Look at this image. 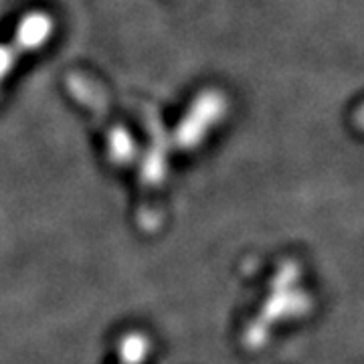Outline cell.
Instances as JSON below:
<instances>
[{
	"mask_svg": "<svg viewBox=\"0 0 364 364\" xmlns=\"http://www.w3.org/2000/svg\"><path fill=\"white\" fill-rule=\"evenodd\" d=\"M53 33V21L45 13H31L23 18L14 37L9 43L0 45V83L11 75L21 55L33 53L43 47Z\"/></svg>",
	"mask_w": 364,
	"mask_h": 364,
	"instance_id": "cell-2",
	"label": "cell"
},
{
	"mask_svg": "<svg viewBox=\"0 0 364 364\" xmlns=\"http://www.w3.org/2000/svg\"><path fill=\"white\" fill-rule=\"evenodd\" d=\"M67 87L79 104L83 105L87 112H91L95 124L100 126V130L104 132L109 154L116 158L119 164H128L134 158L132 136L124 128V124H119L114 117L112 107L107 104V97H104V93H102V87L91 77L79 75V73H71L67 77Z\"/></svg>",
	"mask_w": 364,
	"mask_h": 364,
	"instance_id": "cell-1",
	"label": "cell"
}]
</instances>
